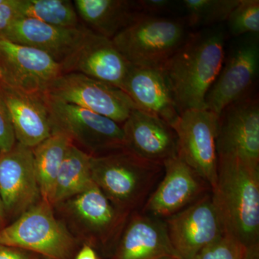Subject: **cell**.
Returning <instances> with one entry per match:
<instances>
[{
  "mask_svg": "<svg viewBox=\"0 0 259 259\" xmlns=\"http://www.w3.org/2000/svg\"><path fill=\"white\" fill-rule=\"evenodd\" d=\"M5 1V0H0V5L3 4V3H4Z\"/></svg>",
  "mask_w": 259,
  "mask_h": 259,
  "instance_id": "cell-36",
  "label": "cell"
},
{
  "mask_svg": "<svg viewBox=\"0 0 259 259\" xmlns=\"http://www.w3.org/2000/svg\"><path fill=\"white\" fill-rule=\"evenodd\" d=\"M73 3L83 26L111 40L144 14L138 1L74 0Z\"/></svg>",
  "mask_w": 259,
  "mask_h": 259,
  "instance_id": "cell-22",
  "label": "cell"
},
{
  "mask_svg": "<svg viewBox=\"0 0 259 259\" xmlns=\"http://www.w3.org/2000/svg\"><path fill=\"white\" fill-rule=\"evenodd\" d=\"M219 116L207 109L181 112L171 124L177 138L178 156L200 175L211 192L217 181V140Z\"/></svg>",
  "mask_w": 259,
  "mask_h": 259,
  "instance_id": "cell-9",
  "label": "cell"
},
{
  "mask_svg": "<svg viewBox=\"0 0 259 259\" xmlns=\"http://www.w3.org/2000/svg\"><path fill=\"white\" fill-rule=\"evenodd\" d=\"M0 243L48 259H74L78 250L76 239L56 217L54 207L42 199L0 229Z\"/></svg>",
  "mask_w": 259,
  "mask_h": 259,
  "instance_id": "cell-5",
  "label": "cell"
},
{
  "mask_svg": "<svg viewBox=\"0 0 259 259\" xmlns=\"http://www.w3.org/2000/svg\"><path fill=\"white\" fill-rule=\"evenodd\" d=\"M122 90L138 110L156 116L170 125L180 115L171 85L162 68L131 65Z\"/></svg>",
  "mask_w": 259,
  "mask_h": 259,
  "instance_id": "cell-21",
  "label": "cell"
},
{
  "mask_svg": "<svg viewBox=\"0 0 259 259\" xmlns=\"http://www.w3.org/2000/svg\"><path fill=\"white\" fill-rule=\"evenodd\" d=\"M89 32L90 30L83 25L60 28L35 19L20 17L1 36L41 51L61 66L79 49Z\"/></svg>",
  "mask_w": 259,
  "mask_h": 259,
  "instance_id": "cell-20",
  "label": "cell"
},
{
  "mask_svg": "<svg viewBox=\"0 0 259 259\" xmlns=\"http://www.w3.org/2000/svg\"><path fill=\"white\" fill-rule=\"evenodd\" d=\"M218 156H233L259 165V102L255 95L226 107L218 120Z\"/></svg>",
  "mask_w": 259,
  "mask_h": 259,
  "instance_id": "cell-13",
  "label": "cell"
},
{
  "mask_svg": "<svg viewBox=\"0 0 259 259\" xmlns=\"http://www.w3.org/2000/svg\"><path fill=\"white\" fill-rule=\"evenodd\" d=\"M74 259H100V254L92 245L83 243L74 255Z\"/></svg>",
  "mask_w": 259,
  "mask_h": 259,
  "instance_id": "cell-33",
  "label": "cell"
},
{
  "mask_svg": "<svg viewBox=\"0 0 259 259\" xmlns=\"http://www.w3.org/2000/svg\"><path fill=\"white\" fill-rule=\"evenodd\" d=\"M0 96L14 130L17 142L33 148L52 134L46 95L21 91L0 81Z\"/></svg>",
  "mask_w": 259,
  "mask_h": 259,
  "instance_id": "cell-19",
  "label": "cell"
},
{
  "mask_svg": "<svg viewBox=\"0 0 259 259\" xmlns=\"http://www.w3.org/2000/svg\"><path fill=\"white\" fill-rule=\"evenodd\" d=\"M5 221H6V217H5L3 202H2L1 195H0V226H1V228L4 226Z\"/></svg>",
  "mask_w": 259,
  "mask_h": 259,
  "instance_id": "cell-34",
  "label": "cell"
},
{
  "mask_svg": "<svg viewBox=\"0 0 259 259\" xmlns=\"http://www.w3.org/2000/svg\"><path fill=\"white\" fill-rule=\"evenodd\" d=\"M193 259H259V245L248 248L236 238L224 234Z\"/></svg>",
  "mask_w": 259,
  "mask_h": 259,
  "instance_id": "cell-28",
  "label": "cell"
},
{
  "mask_svg": "<svg viewBox=\"0 0 259 259\" xmlns=\"http://www.w3.org/2000/svg\"><path fill=\"white\" fill-rule=\"evenodd\" d=\"M32 252L0 243V259H41Z\"/></svg>",
  "mask_w": 259,
  "mask_h": 259,
  "instance_id": "cell-32",
  "label": "cell"
},
{
  "mask_svg": "<svg viewBox=\"0 0 259 259\" xmlns=\"http://www.w3.org/2000/svg\"><path fill=\"white\" fill-rule=\"evenodd\" d=\"M226 35L221 28L191 32L162 69L180 113L205 109V97L217 79L226 58Z\"/></svg>",
  "mask_w": 259,
  "mask_h": 259,
  "instance_id": "cell-1",
  "label": "cell"
},
{
  "mask_svg": "<svg viewBox=\"0 0 259 259\" xmlns=\"http://www.w3.org/2000/svg\"><path fill=\"white\" fill-rule=\"evenodd\" d=\"M180 258L172 246L164 220L141 210L132 213L110 259Z\"/></svg>",
  "mask_w": 259,
  "mask_h": 259,
  "instance_id": "cell-17",
  "label": "cell"
},
{
  "mask_svg": "<svg viewBox=\"0 0 259 259\" xmlns=\"http://www.w3.org/2000/svg\"><path fill=\"white\" fill-rule=\"evenodd\" d=\"M16 142L9 114L0 96V153L8 152Z\"/></svg>",
  "mask_w": 259,
  "mask_h": 259,
  "instance_id": "cell-29",
  "label": "cell"
},
{
  "mask_svg": "<svg viewBox=\"0 0 259 259\" xmlns=\"http://www.w3.org/2000/svg\"><path fill=\"white\" fill-rule=\"evenodd\" d=\"M55 207L83 235V243L110 258L130 215L116 208L95 183Z\"/></svg>",
  "mask_w": 259,
  "mask_h": 259,
  "instance_id": "cell-6",
  "label": "cell"
},
{
  "mask_svg": "<svg viewBox=\"0 0 259 259\" xmlns=\"http://www.w3.org/2000/svg\"><path fill=\"white\" fill-rule=\"evenodd\" d=\"M71 144V140L64 134L53 133L50 137L32 148L40 197L51 205L59 168Z\"/></svg>",
  "mask_w": 259,
  "mask_h": 259,
  "instance_id": "cell-23",
  "label": "cell"
},
{
  "mask_svg": "<svg viewBox=\"0 0 259 259\" xmlns=\"http://www.w3.org/2000/svg\"><path fill=\"white\" fill-rule=\"evenodd\" d=\"M213 202L225 233L246 247L259 245V165L218 156Z\"/></svg>",
  "mask_w": 259,
  "mask_h": 259,
  "instance_id": "cell-2",
  "label": "cell"
},
{
  "mask_svg": "<svg viewBox=\"0 0 259 259\" xmlns=\"http://www.w3.org/2000/svg\"><path fill=\"white\" fill-rule=\"evenodd\" d=\"M125 149L163 166L178 156L177 135L169 124L142 110H133L122 125Z\"/></svg>",
  "mask_w": 259,
  "mask_h": 259,
  "instance_id": "cell-18",
  "label": "cell"
},
{
  "mask_svg": "<svg viewBox=\"0 0 259 259\" xmlns=\"http://www.w3.org/2000/svg\"><path fill=\"white\" fill-rule=\"evenodd\" d=\"M163 177L141 212L166 220L211 192L208 184L179 156L163 164Z\"/></svg>",
  "mask_w": 259,
  "mask_h": 259,
  "instance_id": "cell-12",
  "label": "cell"
},
{
  "mask_svg": "<svg viewBox=\"0 0 259 259\" xmlns=\"http://www.w3.org/2000/svg\"><path fill=\"white\" fill-rule=\"evenodd\" d=\"M188 34L183 20L143 14L112 40L132 66L162 68Z\"/></svg>",
  "mask_w": 259,
  "mask_h": 259,
  "instance_id": "cell-4",
  "label": "cell"
},
{
  "mask_svg": "<svg viewBox=\"0 0 259 259\" xmlns=\"http://www.w3.org/2000/svg\"><path fill=\"white\" fill-rule=\"evenodd\" d=\"M46 97L52 134H64L92 156L125 149L120 124L76 105Z\"/></svg>",
  "mask_w": 259,
  "mask_h": 259,
  "instance_id": "cell-7",
  "label": "cell"
},
{
  "mask_svg": "<svg viewBox=\"0 0 259 259\" xmlns=\"http://www.w3.org/2000/svg\"><path fill=\"white\" fill-rule=\"evenodd\" d=\"M164 221L172 246L182 259H193L226 234L212 192Z\"/></svg>",
  "mask_w": 259,
  "mask_h": 259,
  "instance_id": "cell-11",
  "label": "cell"
},
{
  "mask_svg": "<svg viewBox=\"0 0 259 259\" xmlns=\"http://www.w3.org/2000/svg\"><path fill=\"white\" fill-rule=\"evenodd\" d=\"M168 259H180V258H168Z\"/></svg>",
  "mask_w": 259,
  "mask_h": 259,
  "instance_id": "cell-37",
  "label": "cell"
},
{
  "mask_svg": "<svg viewBox=\"0 0 259 259\" xmlns=\"http://www.w3.org/2000/svg\"><path fill=\"white\" fill-rule=\"evenodd\" d=\"M41 259H48V258H42Z\"/></svg>",
  "mask_w": 259,
  "mask_h": 259,
  "instance_id": "cell-38",
  "label": "cell"
},
{
  "mask_svg": "<svg viewBox=\"0 0 259 259\" xmlns=\"http://www.w3.org/2000/svg\"><path fill=\"white\" fill-rule=\"evenodd\" d=\"M240 0H184L187 24L194 28H212L227 21Z\"/></svg>",
  "mask_w": 259,
  "mask_h": 259,
  "instance_id": "cell-26",
  "label": "cell"
},
{
  "mask_svg": "<svg viewBox=\"0 0 259 259\" xmlns=\"http://www.w3.org/2000/svg\"><path fill=\"white\" fill-rule=\"evenodd\" d=\"M20 17L18 9V0H5L4 3L0 5V36Z\"/></svg>",
  "mask_w": 259,
  "mask_h": 259,
  "instance_id": "cell-30",
  "label": "cell"
},
{
  "mask_svg": "<svg viewBox=\"0 0 259 259\" xmlns=\"http://www.w3.org/2000/svg\"><path fill=\"white\" fill-rule=\"evenodd\" d=\"M225 58L205 97V109L219 116L226 107L251 95L258 74V35L242 36Z\"/></svg>",
  "mask_w": 259,
  "mask_h": 259,
  "instance_id": "cell-10",
  "label": "cell"
},
{
  "mask_svg": "<svg viewBox=\"0 0 259 259\" xmlns=\"http://www.w3.org/2000/svg\"><path fill=\"white\" fill-rule=\"evenodd\" d=\"M226 22L228 30L233 36L258 35V0H240Z\"/></svg>",
  "mask_w": 259,
  "mask_h": 259,
  "instance_id": "cell-27",
  "label": "cell"
},
{
  "mask_svg": "<svg viewBox=\"0 0 259 259\" xmlns=\"http://www.w3.org/2000/svg\"><path fill=\"white\" fill-rule=\"evenodd\" d=\"M45 95L95 112L120 125L137 109L123 90L79 73H62L51 83Z\"/></svg>",
  "mask_w": 259,
  "mask_h": 259,
  "instance_id": "cell-8",
  "label": "cell"
},
{
  "mask_svg": "<svg viewBox=\"0 0 259 259\" xmlns=\"http://www.w3.org/2000/svg\"><path fill=\"white\" fill-rule=\"evenodd\" d=\"M91 156L73 144L69 146L56 178L53 207L81 193L93 185Z\"/></svg>",
  "mask_w": 259,
  "mask_h": 259,
  "instance_id": "cell-24",
  "label": "cell"
},
{
  "mask_svg": "<svg viewBox=\"0 0 259 259\" xmlns=\"http://www.w3.org/2000/svg\"><path fill=\"white\" fill-rule=\"evenodd\" d=\"M90 163L94 183L116 208L129 215L142 209L163 171L162 165L126 149L91 156Z\"/></svg>",
  "mask_w": 259,
  "mask_h": 259,
  "instance_id": "cell-3",
  "label": "cell"
},
{
  "mask_svg": "<svg viewBox=\"0 0 259 259\" xmlns=\"http://www.w3.org/2000/svg\"><path fill=\"white\" fill-rule=\"evenodd\" d=\"M0 195L6 219L14 221L41 200L32 148L16 142L0 154Z\"/></svg>",
  "mask_w": 259,
  "mask_h": 259,
  "instance_id": "cell-15",
  "label": "cell"
},
{
  "mask_svg": "<svg viewBox=\"0 0 259 259\" xmlns=\"http://www.w3.org/2000/svg\"><path fill=\"white\" fill-rule=\"evenodd\" d=\"M0 229H1V226H0Z\"/></svg>",
  "mask_w": 259,
  "mask_h": 259,
  "instance_id": "cell-39",
  "label": "cell"
},
{
  "mask_svg": "<svg viewBox=\"0 0 259 259\" xmlns=\"http://www.w3.org/2000/svg\"><path fill=\"white\" fill-rule=\"evenodd\" d=\"M3 79V73H2V71H0V81H2Z\"/></svg>",
  "mask_w": 259,
  "mask_h": 259,
  "instance_id": "cell-35",
  "label": "cell"
},
{
  "mask_svg": "<svg viewBox=\"0 0 259 259\" xmlns=\"http://www.w3.org/2000/svg\"><path fill=\"white\" fill-rule=\"evenodd\" d=\"M138 3L144 14L156 16L169 12L173 5V2L168 0H140Z\"/></svg>",
  "mask_w": 259,
  "mask_h": 259,
  "instance_id": "cell-31",
  "label": "cell"
},
{
  "mask_svg": "<svg viewBox=\"0 0 259 259\" xmlns=\"http://www.w3.org/2000/svg\"><path fill=\"white\" fill-rule=\"evenodd\" d=\"M0 71L3 81L21 91L45 95L62 74V68L50 56L34 48L0 36Z\"/></svg>",
  "mask_w": 259,
  "mask_h": 259,
  "instance_id": "cell-14",
  "label": "cell"
},
{
  "mask_svg": "<svg viewBox=\"0 0 259 259\" xmlns=\"http://www.w3.org/2000/svg\"><path fill=\"white\" fill-rule=\"evenodd\" d=\"M19 14L53 26L76 28L83 25L70 0H18Z\"/></svg>",
  "mask_w": 259,
  "mask_h": 259,
  "instance_id": "cell-25",
  "label": "cell"
},
{
  "mask_svg": "<svg viewBox=\"0 0 259 259\" xmlns=\"http://www.w3.org/2000/svg\"><path fill=\"white\" fill-rule=\"evenodd\" d=\"M0 154H1V153H0Z\"/></svg>",
  "mask_w": 259,
  "mask_h": 259,
  "instance_id": "cell-40",
  "label": "cell"
},
{
  "mask_svg": "<svg viewBox=\"0 0 259 259\" xmlns=\"http://www.w3.org/2000/svg\"><path fill=\"white\" fill-rule=\"evenodd\" d=\"M130 66L111 39L91 30L79 49L61 64L63 73H79L121 90Z\"/></svg>",
  "mask_w": 259,
  "mask_h": 259,
  "instance_id": "cell-16",
  "label": "cell"
}]
</instances>
